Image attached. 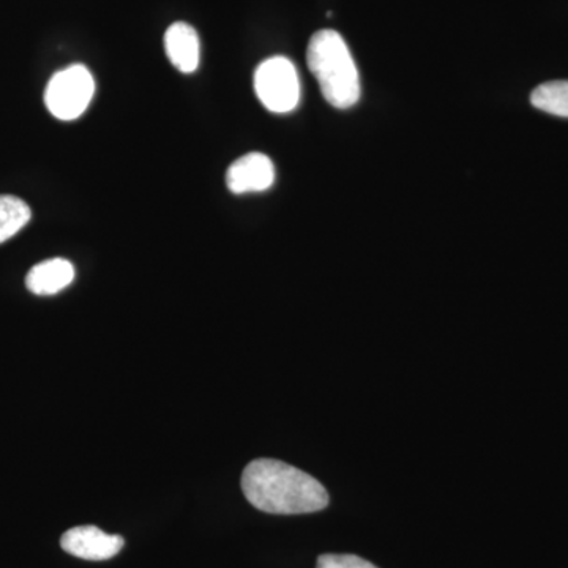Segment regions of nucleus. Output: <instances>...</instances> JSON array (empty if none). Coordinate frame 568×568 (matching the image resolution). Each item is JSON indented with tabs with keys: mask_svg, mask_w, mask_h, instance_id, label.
<instances>
[{
	"mask_svg": "<svg viewBox=\"0 0 568 568\" xmlns=\"http://www.w3.org/2000/svg\"><path fill=\"white\" fill-rule=\"evenodd\" d=\"M125 540L121 536H111L95 526H78L67 530L61 538L63 551L74 558L106 560L121 552Z\"/></svg>",
	"mask_w": 568,
	"mask_h": 568,
	"instance_id": "5",
	"label": "nucleus"
},
{
	"mask_svg": "<svg viewBox=\"0 0 568 568\" xmlns=\"http://www.w3.org/2000/svg\"><path fill=\"white\" fill-rule=\"evenodd\" d=\"M95 93V81L84 65L58 71L48 82L44 103L59 121H74L88 110Z\"/></svg>",
	"mask_w": 568,
	"mask_h": 568,
	"instance_id": "3",
	"label": "nucleus"
},
{
	"mask_svg": "<svg viewBox=\"0 0 568 568\" xmlns=\"http://www.w3.org/2000/svg\"><path fill=\"white\" fill-rule=\"evenodd\" d=\"M74 280V267L62 257L33 265L26 276V286L37 295H54L69 287Z\"/></svg>",
	"mask_w": 568,
	"mask_h": 568,
	"instance_id": "8",
	"label": "nucleus"
},
{
	"mask_svg": "<svg viewBox=\"0 0 568 568\" xmlns=\"http://www.w3.org/2000/svg\"><path fill=\"white\" fill-rule=\"evenodd\" d=\"M31 216V207L20 197L0 194V244L20 233Z\"/></svg>",
	"mask_w": 568,
	"mask_h": 568,
	"instance_id": "9",
	"label": "nucleus"
},
{
	"mask_svg": "<svg viewBox=\"0 0 568 568\" xmlns=\"http://www.w3.org/2000/svg\"><path fill=\"white\" fill-rule=\"evenodd\" d=\"M530 103L548 114L568 118V81H549L538 85Z\"/></svg>",
	"mask_w": 568,
	"mask_h": 568,
	"instance_id": "10",
	"label": "nucleus"
},
{
	"mask_svg": "<svg viewBox=\"0 0 568 568\" xmlns=\"http://www.w3.org/2000/svg\"><path fill=\"white\" fill-rule=\"evenodd\" d=\"M308 69L320 82L325 102L349 110L361 99L357 67L345 39L332 29L316 32L306 50Z\"/></svg>",
	"mask_w": 568,
	"mask_h": 568,
	"instance_id": "2",
	"label": "nucleus"
},
{
	"mask_svg": "<svg viewBox=\"0 0 568 568\" xmlns=\"http://www.w3.org/2000/svg\"><path fill=\"white\" fill-rule=\"evenodd\" d=\"M274 182V163L260 152L246 153L235 160L226 173L227 189L234 194L265 192Z\"/></svg>",
	"mask_w": 568,
	"mask_h": 568,
	"instance_id": "6",
	"label": "nucleus"
},
{
	"mask_svg": "<svg viewBox=\"0 0 568 568\" xmlns=\"http://www.w3.org/2000/svg\"><path fill=\"white\" fill-rule=\"evenodd\" d=\"M246 500L274 515L315 514L328 506V493L315 477L278 459H254L242 474Z\"/></svg>",
	"mask_w": 568,
	"mask_h": 568,
	"instance_id": "1",
	"label": "nucleus"
},
{
	"mask_svg": "<svg viewBox=\"0 0 568 568\" xmlns=\"http://www.w3.org/2000/svg\"><path fill=\"white\" fill-rule=\"evenodd\" d=\"M164 50L171 63L182 73H194L200 67V37L186 22H174L168 28L164 33Z\"/></svg>",
	"mask_w": 568,
	"mask_h": 568,
	"instance_id": "7",
	"label": "nucleus"
},
{
	"mask_svg": "<svg viewBox=\"0 0 568 568\" xmlns=\"http://www.w3.org/2000/svg\"><path fill=\"white\" fill-rule=\"evenodd\" d=\"M316 568H377L368 560L354 555H323Z\"/></svg>",
	"mask_w": 568,
	"mask_h": 568,
	"instance_id": "11",
	"label": "nucleus"
},
{
	"mask_svg": "<svg viewBox=\"0 0 568 568\" xmlns=\"http://www.w3.org/2000/svg\"><path fill=\"white\" fill-rule=\"evenodd\" d=\"M254 91L268 111H294L301 102V80L293 61L275 55L261 63L254 73Z\"/></svg>",
	"mask_w": 568,
	"mask_h": 568,
	"instance_id": "4",
	"label": "nucleus"
}]
</instances>
